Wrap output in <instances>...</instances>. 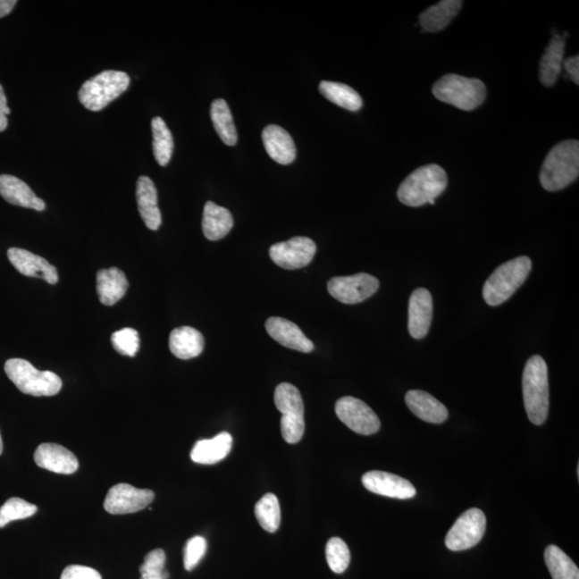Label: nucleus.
I'll use <instances>...</instances> for the list:
<instances>
[{
	"mask_svg": "<svg viewBox=\"0 0 579 579\" xmlns=\"http://www.w3.org/2000/svg\"><path fill=\"white\" fill-rule=\"evenodd\" d=\"M579 175V143L566 139L557 144L546 155L540 172V182L547 191H559Z\"/></svg>",
	"mask_w": 579,
	"mask_h": 579,
	"instance_id": "f257e3e1",
	"label": "nucleus"
},
{
	"mask_svg": "<svg viewBox=\"0 0 579 579\" xmlns=\"http://www.w3.org/2000/svg\"><path fill=\"white\" fill-rule=\"evenodd\" d=\"M447 187V172L440 165L428 164L412 172L401 182L397 197L407 206L418 207L427 203L434 206V200L442 195Z\"/></svg>",
	"mask_w": 579,
	"mask_h": 579,
	"instance_id": "f03ea898",
	"label": "nucleus"
},
{
	"mask_svg": "<svg viewBox=\"0 0 579 579\" xmlns=\"http://www.w3.org/2000/svg\"><path fill=\"white\" fill-rule=\"evenodd\" d=\"M523 395L530 422L538 426L544 424L550 410L549 369L540 356L531 357L525 363Z\"/></svg>",
	"mask_w": 579,
	"mask_h": 579,
	"instance_id": "7ed1b4c3",
	"label": "nucleus"
},
{
	"mask_svg": "<svg viewBox=\"0 0 579 579\" xmlns=\"http://www.w3.org/2000/svg\"><path fill=\"white\" fill-rule=\"evenodd\" d=\"M531 268L533 262L530 257L524 256L503 263L487 279L482 288L485 302L492 307L507 302L523 286Z\"/></svg>",
	"mask_w": 579,
	"mask_h": 579,
	"instance_id": "20e7f679",
	"label": "nucleus"
},
{
	"mask_svg": "<svg viewBox=\"0 0 579 579\" xmlns=\"http://www.w3.org/2000/svg\"><path fill=\"white\" fill-rule=\"evenodd\" d=\"M432 93L445 104L460 110L472 111L485 101L487 89L481 80L447 74L433 85Z\"/></svg>",
	"mask_w": 579,
	"mask_h": 579,
	"instance_id": "39448f33",
	"label": "nucleus"
},
{
	"mask_svg": "<svg viewBox=\"0 0 579 579\" xmlns=\"http://www.w3.org/2000/svg\"><path fill=\"white\" fill-rule=\"evenodd\" d=\"M4 372L21 393L36 397L54 396L62 390L63 381L56 373L41 372L21 358H11Z\"/></svg>",
	"mask_w": 579,
	"mask_h": 579,
	"instance_id": "423d86ee",
	"label": "nucleus"
},
{
	"mask_svg": "<svg viewBox=\"0 0 579 579\" xmlns=\"http://www.w3.org/2000/svg\"><path fill=\"white\" fill-rule=\"evenodd\" d=\"M129 85L127 73L107 70L86 80L79 91V100L86 109L98 112L125 93Z\"/></svg>",
	"mask_w": 579,
	"mask_h": 579,
	"instance_id": "0eeeda50",
	"label": "nucleus"
},
{
	"mask_svg": "<svg viewBox=\"0 0 579 579\" xmlns=\"http://www.w3.org/2000/svg\"><path fill=\"white\" fill-rule=\"evenodd\" d=\"M275 405L281 413V427L284 441L298 443L305 432V407L298 389L290 383L279 384L275 390Z\"/></svg>",
	"mask_w": 579,
	"mask_h": 579,
	"instance_id": "6e6552de",
	"label": "nucleus"
},
{
	"mask_svg": "<svg viewBox=\"0 0 579 579\" xmlns=\"http://www.w3.org/2000/svg\"><path fill=\"white\" fill-rule=\"evenodd\" d=\"M486 531V516L480 508H470L461 514L450 528L445 545L449 550L461 551L479 544Z\"/></svg>",
	"mask_w": 579,
	"mask_h": 579,
	"instance_id": "1a4fd4ad",
	"label": "nucleus"
},
{
	"mask_svg": "<svg viewBox=\"0 0 579 579\" xmlns=\"http://www.w3.org/2000/svg\"><path fill=\"white\" fill-rule=\"evenodd\" d=\"M379 287L378 279L366 273L334 277L327 283V290L331 297L348 305L362 303L372 298L378 291Z\"/></svg>",
	"mask_w": 579,
	"mask_h": 579,
	"instance_id": "9d476101",
	"label": "nucleus"
},
{
	"mask_svg": "<svg viewBox=\"0 0 579 579\" xmlns=\"http://www.w3.org/2000/svg\"><path fill=\"white\" fill-rule=\"evenodd\" d=\"M335 411L338 418L354 432L370 436L380 431L378 415L372 407L354 397H342L336 402Z\"/></svg>",
	"mask_w": 579,
	"mask_h": 579,
	"instance_id": "9b49d317",
	"label": "nucleus"
},
{
	"mask_svg": "<svg viewBox=\"0 0 579 579\" xmlns=\"http://www.w3.org/2000/svg\"><path fill=\"white\" fill-rule=\"evenodd\" d=\"M315 252L316 246L313 239L298 236L273 245L270 248V256L278 266L293 271L307 266L313 261Z\"/></svg>",
	"mask_w": 579,
	"mask_h": 579,
	"instance_id": "f8f14e48",
	"label": "nucleus"
},
{
	"mask_svg": "<svg viewBox=\"0 0 579 579\" xmlns=\"http://www.w3.org/2000/svg\"><path fill=\"white\" fill-rule=\"evenodd\" d=\"M155 493L139 490L125 482L113 486L105 497V509L112 515L131 514L142 511L154 501Z\"/></svg>",
	"mask_w": 579,
	"mask_h": 579,
	"instance_id": "ddd939ff",
	"label": "nucleus"
},
{
	"mask_svg": "<svg viewBox=\"0 0 579 579\" xmlns=\"http://www.w3.org/2000/svg\"><path fill=\"white\" fill-rule=\"evenodd\" d=\"M367 491L388 498L411 499L416 495L415 486L404 477L384 471H369L362 477Z\"/></svg>",
	"mask_w": 579,
	"mask_h": 579,
	"instance_id": "4468645a",
	"label": "nucleus"
},
{
	"mask_svg": "<svg viewBox=\"0 0 579 579\" xmlns=\"http://www.w3.org/2000/svg\"><path fill=\"white\" fill-rule=\"evenodd\" d=\"M35 463L42 469L59 474H72L79 468V460L72 452L56 443H42L34 455Z\"/></svg>",
	"mask_w": 579,
	"mask_h": 579,
	"instance_id": "2eb2a0df",
	"label": "nucleus"
},
{
	"mask_svg": "<svg viewBox=\"0 0 579 579\" xmlns=\"http://www.w3.org/2000/svg\"><path fill=\"white\" fill-rule=\"evenodd\" d=\"M433 314L432 293L418 288L411 294L409 300V322L407 329L415 340H423L431 329Z\"/></svg>",
	"mask_w": 579,
	"mask_h": 579,
	"instance_id": "dca6fc26",
	"label": "nucleus"
},
{
	"mask_svg": "<svg viewBox=\"0 0 579 579\" xmlns=\"http://www.w3.org/2000/svg\"><path fill=\"white\" fill-rule=\"evenodd\" d=\"M7 255L11 264L21 275L40 278L50 284L58 282L56 267L43 257L21 248H10Z\"/></svg>",
	"mask_w": 579,
	"mask_h": 579,
	"instance_id": "f3484780",
	"label": "nucleus"
},
{
	"mask_svg": "<svg viewBox=\"0 0 579 579\" xmlns=\"http://www.w3.org/2000/svg\"><path fill=\"white\" fill-rule=\"evenodd\" d=\"M265 329L268 335L283 347L303 353L314 351L313 341L309 340L302 330L291 321L272 316L266 321Z\"/></svg>",
	"mask_w": 579,
	"mask_h": 579,
	"instance_id": "a211bd4d",
	"label": "nucleus"
},
{
	"mask_svg": "<svg viewBox=\"0 0 579 579\" xmlns=\"http://www.w3.org/2000/svg\"><path fill=\"white\" fill-rule=\"evenodd\" d=\"M262 139L268 155L279 164H292L297 158L293 138L281 126H267L262 132Z\"/></svg>",
	"mask_w": 579,
	"mask_h": 579,
	"instance_id": "6ab92c4d",
	"label": "nucleus"
},
{
	"mask_svg": "<svg viewBox=\"0 0 579 579\" xmlns=\"http://www.w3.org/2000/svg\"><path fill=\"white\" fill-rule=\"evenodd\" d=\"M0 196L13 206L45 211L46 203L38 197L29 185L18 177L0 175Z\"/></svg>",
	"mask_w": 579,
	"mask_h": 579,
	"instance_id": "aec40b11",
	"label": "nucleus"
},
{
	"mask_svg": "<svg viewBox=\"0 0 579 579\" xmlns=\"http://www.w3.org/2000/svg\"><path fill=\"white\" fill-rule=\"evenodd\" d=\"M137 202L144 223L149 230L157 231L163 222L158 207V191L154 181L147 176H141L138 180Z\"/></svg>",
	"mask_w": 579,
	"mask_h": 579,
	"instance_id": "412c9836",
	"label": "nucleus"
},
{
	"mask_svg": "<svg viewBox=\"0 0 579 579\" xmlns=\"http://www.w3.org/2000/svg\"><path fill=\"white\" fill-rule=\"evenodd\" d=\"M406 404L413 415L427 423L441 424L448 420L447 407L426 391L418 390L407 391Z\"/></svg>",
	"mask_w": 579,
	"mask_h": 579,
	"instance_id": "4be33fe9",
	"label": "nucleus"
},
{
	"mask_svg": "<svg viewBox=\"0 0 579 579\" xmlns=\"http://www.w3.org/2000/svg\"><path fill=\"white\" fill-rule=\"evenodd\" d=\"M233 439L229 432H222L213 439L200 440L190 454L192 461L201 465H214L223 460L232 449Z\"/></svg>",
	"mask_w": 579,
	"mask_h": 579,
	"instance_id": "5701e85b",
	"label": "nucleus"
},
{
	"mask_svg": "<svg viewBox=\"0 0 579 579\" xmlns=\"http://www.w3.org/2000/svg\"><path fill=\"white\" fill-rule=\"evenodd\" d=\"M128 287L127 277L120 268L111 267L96 273V293L105 306L115 305L125 297Z\"/></svg>",
	"mask_w": 579,
	"mask_h": 579,
	"instance_id": "b1692460",
	"label": "nucleus"
},
{
	"mask_svg": "<svg viewBox=\"0 0 579 579\" xmlns=\"http://www.w3.org/2000/svg\"><path fill=\"white\" fill-rule=\"evenodd\" d=\"M565 38L555 35L547 46L540 62V80L546 88L554 86L562 71L565 62Z\"/></svg>",
	"mask_w": 579,
	"mask_h": 579,
	"instance_id": "393cba45",
	"label": "nucleus"
},
{
	"mask_svg": "<svg viewBox=\"0 0 579 579\" xmlns=\"http://www.w3.org/2000/svg\"><path fill=\"white\" fill-rule=\"evenodd\" d=\"M204 345L203 335L193 327L181 326L171 331L169 347L176 357L195 358L203 352Z\"/></svg>",
	"mask_w": 579,
	"mask_h": 579,
	"instance_id": "a878e982",
	"label": "nucleus"
},
{
	"mask_svg": "<svg viewBox=\"0 0 579 579\" xmlns=\"http://www.w3.org/2000/svg\"><path fill=\"white\" fill-rule=\"evenodd\" d=\"M233 223V216L229 209L211 201L204 206L202 230L207 239H222L232 230Z\"/></svg>",
	"mask_w": 579,
	"mask_h": 579,
	"instance_id": "bb28decb",
	"label": "nucleus"
},
{
	"mask_svg": "<svg viewBox=\"0 0 579 579\" xmlns=\"http://www.w3.org/2000/svg\"><path fill=\"white\" fill-rule=\"evenodd\" d=\"M463 2L460 0H443L432 5L420 15L423 29L429 32L441 31L449 25L458 14Z\"/></svg>",
	"mask_w": 579,
	"mask_h": 579,
	"instance_id": "cd10ccee",
	"label": "nucleus"
},
{
	"mask_svg": "<svg viewBox=\"0 0 579 579\" xmlns=\"http://www.w3.org/2000/svg\"><path fill=\"white\" fill-rule=\"evenodd\" d=\"M319 90L322 96H324L327 100L342 107V109L352 112L362 109V96H359L357 90L350 88V86L331 82V80H322L319 85Z\"/></svg>",
	"mask_w": 579,
	"mask_h": 579,
	"instance_id": "c85d7f7f",
	"label": "nucleus"
},
{
	"mask_svg": "<svg viewBox=\"0 0 579 579\" xmlns=\"http://www.w3.org/2000/svg\"><path fill=\"white\" fill-rule=\"evenodd\" d=\"M211 118L214 130L222 141L229 147H234L238 143V131L227 102L223 99L214 100L211 106Z\"/></svg>",
	"mask_w": 579,
	"mask_h": 579,
	"instance_id": "c756f323",
	"label": "nucleus"
},
{
	"mask_svg": "<svg viewBox=\"0 0 579 579\" xmlns=\"http://www.w3.org/2000/svg\"><path fill=\"white\" fill-rule=\"evenodd\" d=\"M544 557L552 579H579L577 566L559 547L550 545Z\"/></svg>",
	"mask_w": 579,
	"mask_h": 579,
	"instance_id": "7c9ffc66",
	"label": "nucleus"
},
{
	"mask_svg": "<svg viewBox=\"0 0 579 579\" xmlns=\"http://www.w3.org/2000/svg\"><path fill=\"white\" fill-rule=\"evenodd\" d=\"M153 150L155 161L161 166L168 165L174 150V139L166 123L161 117L152 121Z\"/></svg>",
	"mask_w": 579,
	"mask_h": 579,
	"instance_id": "2f4dec72",
	"label": "nucleus"
},
{
	"mask_svg": "<svg viewBox=\"0 0 579 579\" xmlns=\"http://www.w3.org/2000/svg\"><path fill=\"white\" fill-rule=\"evenodd\" d=\"M255 514L257 522L267 533H273L279 529L281 522V506L273 493H266L256 502Z\"/></svg>",
	"mask_w": 579,
	"mask_h": 579,
	"instance_id": "473e14b6",
	"label": "nucleus"
},
{
	"mask_svg": "<svg viewBox=\"0 0 579 579\" xmlns=\"http://www.w3.org/2000/svg\"><path fill=\"white\" fill-rule=\"evenodd\" d=\"M38 508L21 498H11L0 508V528L14 520L25 519L37 513Z\"/></svg>",
	"mask_w": 579,
	"mask_h": 579,
	"instance_id": "72a5a7b5",
	"label": "nucleus"
},
{
	"mask_svg": "<svg viewBox=\"0 0 579 579\" xmlns=\"http://www.w3.org/2000/svg\"><path fill=\"white\" fill-rule=\"evenodd\" d=\"M325 552L327 563L332 572L342 574L350 565V550L343 540L331 538L327 541Z\"/></svg>",
	"mask_w": 579,
	"mask_h": 579,
	"instance_id": "f704fd0d",
	"label": "nucleus"
},
{
	"mask_svg": "<svg viewBox=\"0 0 579 579\" xmlns=\"http://www.w3.org/2000/svg\"><path fill=\"white\" fill-rule=\"evenodd\" d=\"M166 556L163 550H154L147 556L139 566L141 579H168L169 573L164 571Z\"/></svg>",
	"mask_w": 579,
	"mask_h": 579,
	"instance_id": "c9c22d12",
	"label": "nucleus"
},
{
	"mask_svg": "<svg viewBox=\"0 0 579 579\" xmlns=\"http://www.w3.org/2000/svg\"><path fill=\"white\" fill-rule=\"evenodd\" d=\"M112 345L115 350L125 357H136L139 348L138 332L126 327L112 335Z\"/></svg>",
	"mask_w": 579,
	"mask_h": 579,
	"instance_id": "e433bc0d",
	"label": "nucleus"
},
{
	"mask_svg": "<svg viewBox=\"0 0 579 579\" xmlns=\"http://www.w3.org/2000/svg\"><path fill=\"white\" fill-rule=\"evenodd\" d=\"M206 540L202 536H195L187 541L184 550V566L187 571H192L206 555Z\"/></svg>",
	"mask_w": 579,
	"mask_h": 579,
	"instance_id": "4c0bfd02",
	"label": "nucleus"
},
{
	"mask_svg": "<svg viewBox=\"0 0 579 579\" xmlns=\"http://www.w3.org/2000/svg\"><path fill=\"white\" fill-rule=\"evenodd\" d=\"M61 579H102V577L95 568L73 565L64 568Z\"/></svg>",
	"mask_w": 579,
	"mask_h": 579,
	"instance_id": "58836bf2",
	"label": "nucleus"
},
{
	"mask_svg": "<svg viewBox=\"0 0 579 579\" xmlns=\"http://www.w3.org/2000/svg\"><path fill=\"white\" fill-rule=\"evenodd\" d=\"M11 110L7 105V98H5L3 86L0 85V132H3L8 127V115Z\"/></svg>",
	"mask_w": 579,
	"mask_h": 579,
	"instance_id": "ea45409f",
	"label": "nucleus"
},
{
	"mask_svg": "<svg viewBox=\"0 0 579 579\" xmlns=\"http://www.w3.org/2000/svg\"><path fill=\"white\" fill-rule=\"evenodd\" d=\"M562 68L566 69V71L570 75L573 82L576 85L579 84V57L573 56L567 59H565L563 62Z\"/></svg>",
	"mask_w": 579,
	"mask_h": 579,
	"instance_id": "a19ab883",
	"label": "nucleus"
},
{
	"mask_svg": "<svg viewBox=\"0 0 579 579\" xmlns=\"http://www.w3.org/2000/svg\"><path fill=\"white\" fill-rule=\"evenodd\" d=\"M18 2L15 0H0V18L8 15Z\"/></svg>",
	"mask_w": 579,
	"mask_h": 579,
	"instance_id": "79ce46f5",
	"label": "nucleus"
},
{
	"mask_svg": "<svg viewBox=\"0 0 579 579\" xmlns=\"http://www.w3.org/2000/svg\"><path fill=\"white\" fill-rule=\"evenodd\" d=\"M3 449H4L3 439H2V434H0V454L3 453Z\"/></svg>",
	"mask_w": 579,
	"mask_h": 579,
	"instance_id": "37998d69",
	"label": "nucleus"
}]
</instances>
